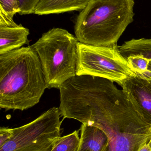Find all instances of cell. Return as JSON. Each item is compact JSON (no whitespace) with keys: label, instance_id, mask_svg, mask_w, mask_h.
Masks as SVG:
<instances>
[{"label":"cell","instance_id":"16","mask_svg":"<svg viewBox=\"0 0 151 151\" xmlns=\"http://www.w3.org/2000/svg\"><path fill=\"white\" fill-rule=\"evenodd\" d=\"M14 135V129L1 127L0 128V148L10 141Z\"/></svg>","mask_w":151,"mask_h":151},{"label":"cell","instance_id":"10","mask_svg":"<svg viewBox=\"0 0 151 151\" xmlns=\"http://www.w3.org/2000/svg\"><path fill=\"white\" fill-rule=\"evenodd\" d=\"M90 0H40L34 14L46 15L82 11Z\"/></svg>","mask_w":151,"mask_h":151},{"label":"cell","instance_id":"18","mask_svg":"<svg viewBox=\"0 0 151 151\" xmlns=\"http://www.w3.org/2000/svg\"><path fill=\"white\" fill-rule=\"evenodd\" d=\"M138 151H151V148L149 144H147L142 146Z\"/></svg>","mask_w":151,"mask_h":151},{"label":"cell","instance_id":"3","mask_svg":"<svg viewBox=\"0 0 151 151\" xmlns=\"http://www.w3.org/2000/svg\"><path fill=\"white\" fill-rule=\"evenodd\" d=\"M134 0H90L77 17L75 36L83 44L112 47L134 20Z\"/></svg>","mask_w":151,"mask_h":151},{"label":"cell","instance_id":"7","mask_svg":"<svg viewBox=\"0 0 151 151\" xmlns=\"http://www.w3.org/2000/svg\"><path fill=\"white\" fill-rule=\"evenodd\" d=\"M120 85L137 109L151 124V79L134 73Z\"/></svg>","mask_w":151,"mask_h":151},{"label":"cell","instance_id":"1","mask_svg":"<svg viewBox=\"0 0 151 151\" xmlns=\"http://www.w3.org/2000/svg\"><path fill=\"white\" fill-rule=\"evenodd\" d=\"M75 119L106 134L109 144L105 151H138L151 140V123L113 82L102 83L83 96Z\"/></svg>","mask_w":151,"mask_h":151},{"label":"cell","instance_id":"14","mask_svg":"<svg viewBox=\"0 0 151 151\" xmlns=\"http://www.w3.org/2000/svg\"><path fill=\"white\" fill-rule=\"evenodd\" d=\"M129 67L134 73L142 74L148 70L151 59L142 55H131L126 58Z\"/></svg>","mask_w":151,"mask_h":151},{"label":"cell","instance_id":"17","mask_svg":"<svg viewBox=\"0 0 151 151\" xmlns=\"http://www.w3.org/2000/svg\"><path fill=\"white\" fill-rule=\"evenodd\" d=\"M140 75L146 77V78H150L151 79V62L149 64L147 70L143 74H140Z\"/></svg>","mask_w":151,"mask_h":151},{"label":"cell","instance_id":"4","mask_svg":"<svg viewBox=\"0 0 151 151\" xmlns=\"http://www.w3.org/2000/svg\"><path fill=\"white\" fill-rule=\"evenodd\" d=\"M79 42L66 29L53 28L31 46L40 61L48 89H59L64 83L76 76Z\"/></svg>","mask_w":151,"mask_h":151},{"label":"cell","instance_id":"15","mask_svg":"<svg viewBox=\"0 0 151 151\" xmlns=\"http://www.w3.org/2000/svg\"><path fill=\"white\" fill-rule=\"evenodd\" d=\"M20 12V15L33 14L40 0H17Z\"/></svg>","mask_w":151,"mask_h":151},{"label":"cell","instance_id":"13","mask_svg":"<svg viewBox=\"0 0 151 151\" xmlns=\"http://www.w3.org/2000/svg\"><path fill=\"white\" fill-rule=\"evenodd\" d=\"M79 132L75 130L67 135L60 137L51 151H78L80 142Z\"/></svg>","mask_w":151,"mask_h":151},{"label":"cell","instance_id":"9","mask_svg":"<svg viewBox=\"0 0 151 151\" xmlns=\"http://www.w3.org/2000/svg\"><path fill=\"white\" fill-rule=\"evenodd\" d=\"M79 144L78 151H105L109 138L101 129L87 124L81 126Z\"/></svg>","mask_w":151,"mask_h":151},{"label":"cell","instance_id":"19","mask_svg":"<svg viewBox=\"0 0 151 151\" xmlns=\"http://www.w3.org/2000/svg\"><path fill=\"white\" fill-rule=\"evenodd\" d=\"M148 144H149V145H150V147L151 148V140H150V142H149V143Z\"/></svg>","mask_w":151,"mask_h":151},{"label":"cell","instance_id":"6","mask_svg":"<svg viewBox=\"0 0 151 151\" xmlns=\"http://www.w3.org/2000/svg\"><path fill=\"white\" fill-rule=\"evenodd\" d=\"M76 75H87L122 83L134 73L117 45L98 47L79 42Z\"/></svg>","mask_w":151,"mask_h":151},{"label":"cell","instance_id":"11","mask_svg":"<svg viewBox=\"0 0 151 151\" xmlns=\"http://www.w3.org/2000/svg\"><path fill=\"white\" fill-rule=\"evenodd\" d=\"M118 47L126 58L131 55H141L151 60V39H133Z\"/></svg>","mask_w":151,"mask_h":151},{"label":"cell","instance_id":"5","mask_svg":"<svg viewBox=\"0 0 151 151\" xmlns=\"http://www.w3.org/2000/svg\"><path fill=\"white\" fill-rule=\"evenodd\" d=\"M59 108L53 107L30 123L14 128L13 137L0 151H51L61 137Z\"/></svg>","mask_w":151,"mask_h":151},{"label":"cell","instance_id":"12","mask_svg":"<svg viewBox=\"0 0 151 151\" xmlns=\"http://www.w3.org/2000/svg\"><path fill=\"white\" fill-rule=\"evenodd\" d=\"M20 12L17 0H0V27L17 25L13 17Z\"/></svg>","mask_w":151,"mask_h":151},{"label":"cell","instance_id":"2","mask_svg":"<svg viewBox=\"0 0 151 151\" xmlns=\"http://www.w3.org/2000/svg\"><path fill=\"white\" fill-rule=\"evenodd\" d=\"M48 88L40 61L31 47L0 55V108L23 111L40 102Z\"/></svg>","mask_w":151,"mask_h":151},{"label":"cell","instance_id":"8","mask_svg":"<svg viewBox=\"0 0 151 151\" xmlns=\"http://www.w3.org/2000/svg\"><path fill=\"white\" fill-rule=\"evenodd\" d=\"M29 30L21 24L14 27H0V55L28 44Z\"/></svg>","mask_w":151,"mask_h":151}]
</instances>
